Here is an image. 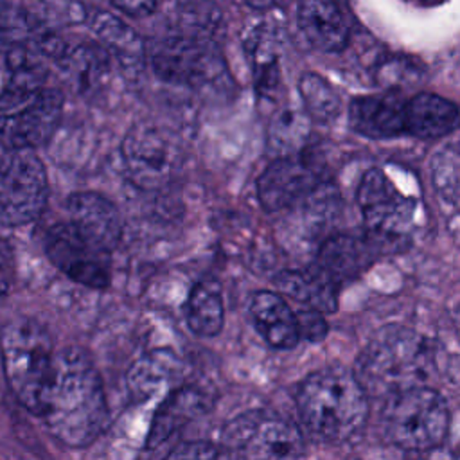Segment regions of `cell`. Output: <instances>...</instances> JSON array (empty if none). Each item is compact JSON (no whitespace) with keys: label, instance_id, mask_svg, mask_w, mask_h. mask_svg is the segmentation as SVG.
I'll list each match as a JSON object with an SVG mask.
<instances>
[{"label":"cell","instance_id":"33","mask_svg":"<svg viewBox=\"0 0 460 460\" xmlns=\"http://www.w3.org/2000/svg\"><path fill=\"white\" fill-rule=\"evenodd\" d=\"M119 11L128 16H147L155 11L156 0H110Z\"/></svg>","mask_w":460,"mask_h":460},{"label":"cell","instance_id":"30","mask_svg":"<svg viewBox=\"0 0 460 460\" xmlns=\"http://www.w3.org/2000/svg\"><path fill=\"white\" fill-rule=\"evenodd\" d=\"M460 165H458V151L455 146L442 147L431 156L429 162V176L435 187V192L440 199L451 207L458 205V180Z\"/></svg>","mask_w":460,"mask_h":460},{"label":"cell","instance_id":"28","mask_svg":"<svg viewBox=\"0 0 460 460\" xmlns=\"http://www.w3.org/2000/svg\"><path fill=\"white\" fill-rule=\"evenodd\" d=\"M305 115L316 122H331L340 115L341 102L336 90L318 74L305 72L298 79Z\"/></svg>","mask_w":460,"mask_h":460},{"label":"cell","instance_id":"23","mask_svg":"<svg viewBox=\"0 0 460 460\" xmlns=\"http://www.w3.org/2000/svg\"><path fill=\"white\" fill-rule=\"evenodd\" d=\"M7 66L11 75L0 92V113L11 111L32 99L45 86L47 79L45 66L27 45L9 47Z\"/></svg>","mask_w":460,"mask_h":460},{"label":"cell","instance_id":"21","mask_svg":"<svg viewBox=\"0 0 460 460\" xmlns=\"http://www.w3.org/2000/svg\"><path fill=\"white\" fill-rule=\"evenodd\" d=\"M212 406V399L199 388L187 386L174 390L156 410L146 440L147 449H155L169 440L189 420L207 413Z\"/></svg>","mask_w":460,"mask_h":460},{"label":"cell","instance_id":"29","mask_svg":"<svg viewBox=\"0 0 460 460\" xmlns=\"http://www.w3.org/2000/svg\"><path fill=\"white\" fill-rule=\"evenodd\" d=\"M309 117L300 111L286 110L279 113L268 131V147L275 156L302 151L309 137Z\"/></svg>","mask_w":460,"mask_h":460},{"label":"cell","instance_id":"25","mask_svg":"<svg viewBox=\"0 0 460 460\" xmlns=\"http://www.w3.org/2000/svg\"><path fill=\"white\" fill-rule=\"evenodd\" d=\"M183 365L176 354L167 349L147 352L128 370V388L137 399H147L165 383L181 376Z\"/></svg>","mask_w":460,"mask_h":460},{"label":"cell","instance_id":"17","mask_svg":"<svg viewBox=\"0 0 460 460\" xmlns=\"http://www.w3.org/2000/svg\"><path fill=\"white\" fill-rule=\"evenodd\" d=\"M68 221L92 243L113 252L122 237V219L117 207L102 194L83 190L66 198Z\"/></svg>","mask_w":460,"mask_h":460},{"label":"cell","instance_id":"5","mask_svg":"<svg viewBox=\"0 0 460 460\" xmlns=\"http://www.w3.org/2000/svg\"><path fill=\"white\" fill-rule=\"evenodd\" d=\"M385 438L402 451L438 447L449 431V408L442 394L428 385L397 392L381 410Z\"/></svg>","mask_w":460,"mask_h":460},{"label":"cell","instance_id":"13","mask_svg":"<svg viewBox=\"0 0 460 460\" xmlns=\"http://www.w3.org/2000/svg\"><path fill=\"white\" fill-rule=\"evenodd\" d=\"M325 181V172L316 158L300 151L275 156L257 180V196L264 210L282 212Z\"/></svg>","mask_w":460,"mask_h":460},{"label":"cell","instance_id":"14","mask_svg":"<svg viewBox=\"0 0 460 460\" xmlns=\"http://www.w3.org/2000/svg\"><path fill=\"white\" fill-rule=\"evenodd\" d=\"M390 252H395V248L368 230L363 234L336 232L316 246L313 266L340 288L359 277L379 257Z\"/></svg>","mask_w":460,"mask_h":460},{"label":"cell","instance_id":"31","mask_svg":"<svg viewBox=\"0 0 460 460\" xmlns=\"http://www.w3.org/2000/svg\"><path fill=\"white\" fill-rule=\"evenodd\" d=\"M296 325H298V336L307 341H320L327 334V322L323 318V313L305 307L300 313H295Z\"/></svg>","mask_w":460,"mask_h":460},{"label":"cell","instance_id":"7","mask_svg":"<svg viewBox=\"0 0 460 460\" xmlns=\"http://www.w3.org/2000/svg\"><path fill=\"white\" fill-rule=\"evenodd\" d=\"M155 74L174 84L207 86L225 75V63L212 38L180 29L155 40L149 50Z\"/></svg>","mask_w":460,"mask_h":460},{"label":"cell","instance_id":"32","mask_svg":"<svg viewBox=\"0 0 460 460\" xmlns=\"http://www.w3.org/2000/svg\"><path fill=\"white\" fill-rule=\"evenodd\" d=\"M226 451H221L217 446L210 442H183L176 446L172 451H169L171 458H217V456H226Z\"/></svg>","mask_w":460,"mask_h":460},{"label":"cell","instance_id":"26","mask_svg":"<svg viewBox=\"0 0 460 460\" xmlns=\"http://www.w3.org/2000/svg\"><path fill=\"white\" fill-rule=\"evenodd\" d=\"M185 322L194 334L203 338L216 336L223 329L225 305L216 280H199L192 286L185 302Z\"/></svg>","mask_w":460,"mask_h":460},{"label":"cell","instance_id":"20","mask_svg":"<svg viewBox=\"0 0 460 460\" xmlns=\"http://www.w3.org/2000/svg\"><path fill=\"white\" fill-rule=\"evenodd\" d=\"M298 27L320 52H340L349 43V25L332 0H300Z\"/></svg>","mask_w":460,"mask_h":460},{"label":"cell","instance_id":"8","mask_svg":"<svg viewBox=\"0 0 460 460\" xmlns=\"http://www.w3.org/2000/svg\"><path fill=\"white\" fill-rule=\"evenodd\" d=\"M49 199V178L34 149L0 156V226H22L40 217Z\"/></svg>","mask_w":460,"mask_h":460},{"label":"cell","instance_id":"15","mask_svg":"<svg viewBox=\"0 0 460 460\" xmlns=\"http://www.w3.org/2000/svg\"><path fill=\"white\" fill-rule=\"evenodd\" d=\"M282 223L289 246H318L331 235L341 214V198L327 180L316 185L309 194L291 205Z\"/></svg>","mask_w":460,"mask_h":460},{"label":"cell","instance_id":"9","mask_svg":"<svg viewBox=\"0 0 460 460\" xmlns=\"http://www.w3.org/2000/svg\"><path fill=\"white\" fill-rule=\"evenodd\" d=\"M226 453L246 458H298L304 440L298 426L270 410H250L223 428Z\"/></svg>","mask_w":460,"mask_h":460},{"label":"cell","instance_id":"10","mask_svg":"<svg viewBox=\"0 0 460 460\" xmlns=\"http://www.w3.org/2000/svg\"><path fill=\"white\" fill-rule=\"evenodd\" d=\"M126 174L138 189L165 185L181 164V149L174 137L149 124L133 126L120 144Z\"/></svg>","mask_w":460,"mask_h":460},{"label":"cell","instance_id":"18","mask_svg":"<svg viewBox=\"0 0 460 460\" xmlns=\"http://www.w3.org/2000/svg\"><path fill=\"white\" fill-rule=\"evenodd\" d=\"M90 29L97 36L101 47L128 75H138L144 68V41L133 27L110 11H95L90 18Z\"/></svg>","mask_w":460,"mask_h":460},{"label":"cell","instance_id":"1","mask_svg":"<svg viewBox=\"0 0 460 460\" xmlns=\"http://www.w3.org/2000/svg\"><path fill=\"white\" fill-rule=\"evenodd\" d=\"M36 417L68 447L90 446L102 433L108 419L102 379L84 350L77 347L54 350Z\"/></svg>","mask_w":460,"mask_h":460},{"label":"cell","instance_id":"34","mask_svg":"<svg viewBox=\"0 0 460 460\" xmlns=\"http://www.w3.org/2000/svg\"><path fill=\"white\" fill-rule=\"evenodd\" d=\"M13 271H14L13 250H11L9 243L0 237V286H4L7 291L11 288Z\"/></svg>","mask_w":460,"mask_h":460},{"label":"cell","instance_id":"11","mask_svg":"<svg viewBox=\"0 0 460 460\" xmlns=\"http://www.w3.org/2000/svg\"><path fill=\"white\" fill-rule=\"evenodd\" d=\"M45 253L74 282L104 289L111 279V252L84 237L70 221L52 225L45 234Z\"/></svg>","mask_w":460,"mask_h":460},{"label":"cell","instance_id":"2","mask_svg":"<svg viewBox=\"0 0 460 460\" xmlns=\"http://www.w3.org/2000/svg\"><path fill=\"white\" fill-rule=\"evenodd\" d=\"M296 410L302 426L314 440L341 446L363 431L370 399L350 370L325 367L302 381Z\"/></svg>","mask_w":460,"mask_h":460},{"label":"cell","instance_id":"6","mask_svg":"<svg viewBox=\"0 0 460 460\" xmlns=\"http://www.w3.org/2000/svg\"><path fill=\"white\" fill-rule=\"evenodd\" d=\"M358 205L365 230L395 250L408 243L417 226L419 199L397 187L392 176L379 167H372L363 174L358 187Z\"/></svg>","mask_w":460,"mask_h":460},{"label":"cell","instance_id":"36","mask_svg":"<svg viewBox=\"0 0 460 460\" xmlns=\"http://www.w3.org/2000/svg\"><path fill=\"white\" fill-rule=\"evenodd\" d=\"M4 7H5V5H4V0H0V14H2V11H4Z\"/></svg>","mask_w":460,"mask_h":460},{"label":"cell","instance_id":"27","mask_svg":"<svg viewBox=\"0 0 460 460\" xmlns=\"http://www.w3.org/2000/svg\"><path fill=\"white\" fill-rule=\"evenodd\" d=\"M74 83L83 92L99 88L110 72V56L101 45L86 43L72 50H65L59 59Z\"/></svg>","mask_w":460,"mask_h":460},{"label":"cell","instance_id":"24","mask_svg":"<svg viewBox=\"0 0 460 460\" xmlns=\"http://www.w3.org/2000/svg\"><path fill=\"white\" fill-rule=\"evenodd\" d=\"M277 289L320 313H334L338 309V286L332 284L313 264L304 270H286L275 277Z\"/></svg>","mask_w":460,"mask_h":460},{"label":"cell","instance_id":"3","mask_svg":"<svg viewBox=\"0 0 460 460\" xmlns=\"http://www.w3.org/2000/svg\"><path fill=\"white\" fill-rule=\"evenodd\" d=\"M435 370L431 341L402 325L381 327L359 352L354 376L368 399L422 386Z\"/></svg>","mask_w":460,"mask_h":460},{"label":"cell","instance_id":"35","mask_svg":"<svg viewBox=\"0 0 460 460\" xmlns=\"http://www.w3.org/2000/svg\"><path fill=\"white\" fill-rule=\"evenodd\" d=\"M5 293H7V289H5V288H4V286H0V298H2V296H4V295H5Z\"/></svg>","mask_w":460,"mask_h":460},{"label":"cell","instance_id":"22","mask_svg":"<svg viewBox=\"0 0 460 460\" xmlns=\"http://www.w3.org/2000/svg\"><path fill=\"white\" fill-rule=\"evenodd\" d=\"M404 126L406 133L417 138H440L456 129L458 108L449 99L422 92L406 101Z\"/></svg>","mask_w":460,"mask_h":460},{"label":"cell","instance_id":"19","mask_svg":"<svg viewBox=\"0 0 460 460\" xmlns=\"http://www.w3.org/2000/svg\"><path fill=\"white\" fill-rule=\"evenodd\" d=\"M250 316L255 329L273 349H293L298 345V325L295 311L282 295L275 291H257L250 300Z\"/></svg>","mask_w":460,"mask_h":460},{"label":"cell","instance_id":"4","mask_svg":"<svg viewBox=\"0 0 460 460\" xmlns=\"http://www.w3.org/2000/svg\"><path fill=\"white\" fill-rule=\"evenodd\" d=\"M0 352L11 392L36 415L54 358L49 329L29 316L13 318L0 331Z\"/></svg>","mask_w":460,"mask_h":460},{"label":"cell","instance_id":"12","mask_svg":"<svg viewBox=\"0 0 460 460\" xmlns=\"http://www.w3.org/2000/svg\"><path fill=\"white\" fill-rule=\"evenodd\" d=\"M63 93L43 86L22 106L0 113V146L5 151L36 149L50 140L63 113Z\"/></svg>","mask_w":460,"mask_h":460},{"label":"cell","instance_id":"16","mask_svg":"<svg viewBox=\"0 0 460 460\" xmlns=\"http://www.w3.org/2000/svg\"><path fill=\"white\" fill-rule=\"evenodd\" d=\"M404 106L406 99L395 90L354 97L349 104V124L367 138H395L406 133Z\"/></svg>","mask_w":460,"mask_h":460}]
</instances>
